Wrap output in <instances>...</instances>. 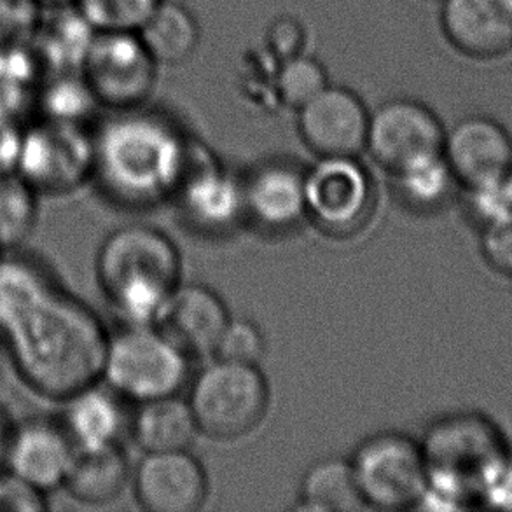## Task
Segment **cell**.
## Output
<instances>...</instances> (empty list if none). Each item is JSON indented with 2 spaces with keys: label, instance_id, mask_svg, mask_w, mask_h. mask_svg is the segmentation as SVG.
I'll return each mask as SVG.
<instances>
[{
  "label": "cell",
  "instance_id": "26",
  "mask_svg": "<svg viewBox=\"0 0 512 512\" xmlns=\"http://www.w3.org/2000/svg\"><path fill=\"white\" fill-rule=\"evenodd\" d=\"M98 107L102 105L81 72L44 74L35 98L39 118L63 125L86 126Z\"/></svg>",
  "mask_w": 512,
  "mask_h": 512
},
{
  "label": "cell",
  "instance_id": "24",
  "mask_svg": "<svg viewBox=\"0 0 512 512\" xmlns=\"http://www.w3.org/2000/svg\"><path fill=\"white\" fill-rule=\"evenodd\" d=\"M158 65H180L196 53L200 27L194 14L179 2L163 0L137 30Z\"/></svg>",
  "mask_w": 512,
  "mask_h": 512
},
{
  "label": "cell",
  "instance_id": "13",
  "mask_svg": "<svg viewBox=\"0 0 512 512\" xmlns=\"http://www.w3.org/2000/svg\"><path fill=\"white\" fill-rule=\"evenodd\" d=\"M443 156L464 189L495 184L512 170L511 133L490 116H465L444 135Z\"/></svg>",
  "mask_w": 512,
  "mask_h": 512
},
{
  "label": "cell",
  "instance_id": "31",
  "mask_svg": "<svg viewBox=\"0 0 512 512\" xmlns=\"http://www.w3.org/2000/svg\"><path fill=\"white\" fill-rule=\"evenodd\" d=\"M163 0H74L97 32H137Z\"/></svg>",
  "mask_w": 512,
  "mask_h": 512
},
{
  "label": "cell",
  "instance_id": "18",
  "mask_svg": "<svg viewBox=\"0 0 512 512\" xmlns=\"http://www.w3.org/2000/svg\"><path fill=\"white\" fill-rule=\"evenodd\" d=\"M243 207L270 231L298 226L306 217L305 172L287 161L259 165L243 180Z\"/></svg>",
  "mask_w": 512,
  "mask_h": 512
},
{
  "label": "cell",
  "instance_id": "15",
  "mask_svg": "<svg viewBox=\"0 0 512 512\" xmlns=\"http://www.w3.org/2000/svg\"><path fill=\"white\" fill-rule=\"evenodd\" d=\"M133 492L149 512H196L207 500V472L187 450L146 453L133 472Z\"/></svg>",
  "mask_w": 512,
  "mask_h": 512
},
{
  "label": "cell",
  "instance_id": "16",
  "mask_svg": "<svg viewBox=\"0 0 512 512\" xmlns=\"http://www.w3.org/2000/svg\"><path fill=\"white\" fill-rule=\"evenodd\" d=\"M441 27L458 53L490 60L512 49L511 0H443Z\"/></svg>",
  "mask_w": 512,
  "mask_h": 512
},
{
  "label": "cell",
  "instance_id": "42",
  "mask_svg": "<svg viewBox=\"0 0 512 512\" xmlns=\"http://www.w3.org/2000/svg\"><path fill=\"white\" fill-rule=\"evenodd\" d=\"M511 2H512V0H511Z\"/></svg>",
  "mask_w": 512,
  "mask_h": 512
},
{
  "label": "cell",
  "instance_id": "20",
  "mask_svg": "<svg viewBox=\"0 0 512 512\" xmlns=\"http://www.w3.org/2000/svg\"><path fill=\"white\" fill-rule=\"evenodd\" d=\"M123 397L104 381L70 395L62 404L58 418L76 450H98L119 444L126 429Z\"/></svg>",
  "mask_w": 512,
  "mask_h": 512
},
{
  "label": "cell",
  "instance_id": "37",
  "mask_svg": "<svg viewBox=\"0 0 512 512\" xmlns=\"http://www.w3.org/2000/svg\"><path fill=\"white\" fill-rule=\"evenodd\" d=\"M303 39H305L303 28H301L298 21L292 20V18L273 21L270 34H268L271 51L280 58V62L303 53L301 51Z\"/></svg>",
  "mask_w": 512,
  "mask_h": 512
},
{
  "label": "cell",
  "instance_id": "8",
  "mask_svg": "<svg viewBox=\"0 0 512 512\" xmlns=\"http://www.w3.org/2000/svg\"><path fill=\"white\" fill-rule=\"evenodd\" d=\"M95 170V142L86 126L35 119L23 125L18 168L39 194L63 196L77 191Z\"/></svg>",
  "mask_w": 512,
  "mask_h": 512
},
{
  "label": "cell",
  "instance_id": "17",
  "mask_svg": "<svg viewBox=\"0 0 512 512\" xmlns=\"http://www.w3.org/2000/svg\"><path fill=\"white\" fill-rule=\"evenodd\" d=\"M229 320L221 296L200 284L179 285L158 317L161 331L189 357L215 353Z\"/></svg>",
  "mask_w": 512,
  "mask_h": 512
},
{
  "label": "cell",
  "instance_id": "12",
  "mask_svg": "<svg viewBox=\"0 0 512 512\" xmlns=\"http://www.w3.org/2000/svg\"><path fill=\"white\" fill-rule=\"evenodd\" d=\"M369 114L355 91L329 84L298 109L299 135L319 158H357L366 149Z\"/></svg>",
  "mask_w": 512,
  "mask_h": 512
},
{
  "label": "cell",
  "instance_id": "6",
  "mask_svg": "<svg viewBox=\"0 0 512 512\" xmlns=\"http://www.w3.org/2000/svg\"><path fill=\"white\" fill-rule=\"evenodd\" d=\"M187 402L198 432L233 441L261 425L270 406V387L256 364L217 359L198 374Z\"/></svg>",
  "mask_w": 512,
  "mask_h": 512
},
{
  "label": "cell",
  "instance_id": "11",
  "mask_svg": "<svg viewBox=\"0 0 512 512\" xmlns=\"http://www.w3.org/2000/svg\"><path fill=\"white\" fill-rule=\"evenodd\" d=\"M441 119L413 98H392L369 114L366 149L380 167L399 173L443 154Z\"/></svg>",
  "mask_w": 512,
  "mask_h": 512
},
{
  "label": "cell",
  "instance_id": "21",
  "mask_svg": "<svg viewBox=\"0 0 512 512\" xmlns=\"http://www.w3.org/2000/svg\"><path fill=\"white\" fill-rule=\"evenodd\" d=\"M97 30L74 4L42 7L30 49L44 74L81 72Z\"/></svg>",
  "mask_w": 512,
  "mask_h": 512
},
{
  "label": "cell",
  "instance_id": "25",
  "mask_svg": "<svg viewBox=\"0 0 512 512\" xmlns=\"http://www.w3.org/2000/svg\"><path fill=\"white\" fill-rule=\"evenodd\" d=\"M355 483L350 460L324 458L306 471L298 509L308 511H360L366 509Z\"/></svg>",
  "mask_w": 512,
  "mask_h": 512
},
{
  "label": "cell",
  "instance_id": "41",
  "mask_svg": "<svg viewBox=\"0 0 512 512\" xmlns=\"http://www.w3.org/2000/svg\"><path fill=\"white\" fill-rule=\"evenodd\" d=\"M509 182H511V186H512V170H511V173H509Z\"/></svg>",
  "mask_w": 512,
  "mask_h": 512
},
{
  "label": "cell",
  "instance_id": "14",
  "mask_svg": "<svg viewBox=\"0 0 512 512\" xmlns=\"http://www.w3.org/2000/svg\"><path fill=\"white\" fill-rule=\"evenodd\" d=\"M74 455L60 420L30 416L11 425L4 467L48 495L62 488Z\"/></svg>",
  "mask_w": 512,
  "mask_h": 512
},
{
  "label": "cell",
  "instance_id": "39",
  "mask_svg": "<svg viewBox=\"0 0 512 512\" xmlns=\"http://www.w3.org/2000/svg\"><path fill=\"white\" fill-rule=\"evenodd\" d=\"M11 425L13 423L9 422L6 411L0 406V469L6 464L7 441H9Z\"/></svg>",
  "mask_w": 512,
  "mask_h": 512
},
{
  "label": "cell",
  "instance_id": "36",
  "mask_svg": "<svg viewBox=\"0 0 512 512\" xmlns=\"http://www.w3.org/2000/svg\"><path fill=\"white\" fill-rule=\"evenodd\" d=\"M481 254L495 273L512 280V215L481 231Z\"/></svg>",
  "mask_w": 512,
  "mask_h": 512
},
{
  "label": "cell",
  "instance_id": "10",
  "mask_svg": "<svg viewBox=\"0 0 512 512\" xmlns=\"http://www.w3.org/2000/svg\"><path fill=\"white\" fill-rule=\"evenodd\" d=\"M158 67L137 32H97L81 74L98 104L130 111L153 95Z\"/></svg>",
  "mask_w": 512,
  "mask_h": 512
},
{
  "label": "cell",
  "instance_id": "29",
  "mask_svg": "<svg viewBox=\"0 0 512 512\" xmlns=\"http://www.w3.org/2000/svg\"><path fill=\"white\" fill-rule=\"evenodd\" d=\"M399 182V193L411 207L422 210H434L443 207L450 200L453 186L457 180L453 177L443 154L420 161L413 167L395 173Z\"/></svg>",
  "mask_w": 512,
  "mask_h": 512
},
{
  "label": "cell",
  "instance_id": "38",
  "mask_svg": "<svg viewBox=\"0 0 512 512\" xmlns=\"http://www.w3.org/2000/svg\"><path fill=\"white\" fill-rule=\"evenodd\" d=\"M23 123L0 118V173L16 172Z\"/></svg>",
  "mask_w": 512,
  "mask_h": 512
},
{
  "label": "cell",
  "instance_id": "33",
  "mask_svg": "<svg viewBox=\"0 0 512 512\" xmlns=\"http://www.w3.org/2000/svg\"><path fill=\"white\" fill-rule=\"evenodd\" d=\"M266 353V340L257 324L247 319H231L215 348L217 359L242 364H259Z\"/></svg>",
  "mask_w": 512,
  "mask_h": 512
},
{
  "label": "cell",
  "instance_id": "35",
  "mask_svg": "<svg viewBox=\"0 0 512 512\" xmlns=\"http://www.w3.org/2000/svg\"><path fill=\"white\" fill-rule=\"evenodd\" d=\"M46 509V493L28 485L6 467L0 469V512H41Z\"/></svg>",
  "mask_w": 512,
  "mask_h": 512
},
{
  "label": "cell",
  "instance_id": "19",
  "mask_svg": "<svg viewBox=\"0 0 512 512\" xmlns=\"http://www.w3.org/2000/svg\"><path fill=\"white\" fill-rule=\"evenodd\" d=\"M187 219L203 229H226L245 214L243 182L194 149L186 177L175 194Z\"/></svg>",
  "mask_w": 512,
  "mask_h": 512
},
{
  "label": "cell",
  "instance_id": "40",
  "mask_svg": "<svg viewBox=\"0 0 512 512\" xmlns=\"http://www.w3.org/2000/svg\"><path fill=\"white\" fill-rule=\"evenodd\" d=\"M42 7L65 6V4H74V0H37Z\"/></svg>",
  "mask_w": 512,
  "mask_h": 512
},
{
  "label": "cell",
  "instance_id": "7",
  "mask_svg": "<svg viewBox=\"0 0 512 512\" xmlns=\"http://www.w3.org/2000/svg\"><path fill=\"white\" fill-rule=\"evenodd\" d=\"M350 465L364 504L381 511L413 509L429 486L420 444L399 432L367 437Z\"/></svg>",
  "mask_w": 512,
  "mask_h": 512
},
{
  "label": "cell",
  "instance_id": "3",
  "mask_svg": "<svg viewBox=\"0 0 512 512\" xmlns=\"http://www.w3.org/2000/svg\"><path fill=\"white\" fill-rule=\"evenodd\" d=\"M429 486L416 507H458L485 497L511 467L506 439L479 413H455L430 425L420 443Z\"/></svg>",
  "mask_w": 512,
  "mask_h": 512
},
{
  "label": "cell",
  "instance_id": "27",
  "mask_svg": "<svg viewBox=\"0 0 512 512\" xmlns=\"http://www.w3.org/2000/svg\"><path fill=\"white\" fill-rule=\"evenodd\" d=\"M44 70L30 46L0 48V118L23 123L35 109Z\"/></svg>",
  "mask_w": 512,
  "mask_h": 512
},
{
  "label": "cell",
  "instance_id": "32",
  "mask_svg": "<svg viewBox=\"0 0 512 512\" xmlns=\"http://www.w3.org/2000/svg\"><path fill=\"white\" fill-rule=\"evenodd\" d=\"M467 214L481 231L512 215V186L509 177L488 186L464 189Z\"/></svg>",
  "mask_w": 512,
  "mask_h": 512
},
{
  "label": "cell",
  "instance_id": "28",
  "mask_svg": "<svg viewBox=\"0 0 512 512\" xmlns=\"http://www.w3.org/2000/svg\"><path fill=\"white\" fill-rule=\"evenodd\" d=\"M41 194L18 172L0 173V252L23 249L39 221Z\"/></svg>",
  "mask_w": 512,
  "mask_h": 512
},
{
  "label": "cell",
  "instance_id": "2",
  "mask_svg": "<svg viewBox=\"0 0 512 512\" xmlns=\"http://www.w3.org/2000/svg\"><path fill=\"white\" fill-rule=\"evenodd\" d=\"M93 179L109 198L149 207L175 196L194 149L172 121L156 112L116 111L93 133Z\"/></svg>",
  "mask_w": 512,
  "mask_h": 512
},
{
  "label": "cell",
  "instance_id": "4",
  "mask_svg": "<svg viewBox=\"0 0 512 512\" xmlns=\"http://www.w3.org/2000/svg\"><path fill=\"white\" fill-rule=\"evenodd\" d=\"M95 271L109 305L128 324H153L177 291L182 259L163 231L126 224L105 236Z\"/></svg>",
  "mask_w": 512,
  "mask_h": 512
},
{
  "label": "cell",
  "instance_id": "30",
  "mask_svg": "<svg viewBox=\"0 0 512 512\" xmlns=\"http://www.w3.org/2000/svg\"><path fill=\"white\" fill-rule=\"evenodd\" d=\"M329 84L326 67L305 53L282 60L275 79L278 97L296 111L326 90Z\"/></svg>",
  "mask_w": 512,
  "mask_h": 512
},
{
  "label": "cell",
  "instance_id": "1",
  "mask_svg": "<svg viewBox=\"0 0 512 512\" xmlns=\"http://www.w3.org/2000/svg\"><path fill=\"white\" fill-rule=\"evenodd\" d=\"M107 343L102 319L44 259L0 252V345L25 387L62 402L95 385Z\"/></svg>",
  "mask_w": 512,
  "mask_h": 512
},
{
  "label": "cell",
  "instance_id": "23",
  "mask_svg": "<svg viewBox=\"0 0 512 512\" xmlns=\"http://www.w3.org/2000/svg\"><path fill=\"white\" fill-rule=\"evenodd\" d=\"M133 439L146 453L187 450L198 427L189 402L177 395L140 402L130 422Z\"/></svg>",
  "mask_w": 512,
  "mask_h": 512
},
{
  "label": "cell",
  "instance_id": "22",
  "mask_svg": "<svg viewBox=\"0 0 512 512\" xmlns=\"http://www.w3.org/2000/svg\"><path fill=\"white\" fill-rule=\"evenodd\" d=\"M132 479L130 464L119 444L98 450H76L63 488L86 506H105L125 492Z\"/></svg>",
  "mask_w": 512,
  "mask_h": 512
},
{
  "label": "cell",
  "instance_id": "9",
  "mask_svg": "<svg viewBox=\"0 0 512 512\" xmlns=\"http://www.w3.org/2000/svg\"><path fill=\"white\" fill-rule=\"evenodd\" d=\"M306 217L326 235H357L373 219L376 186L357 158H320L305 172Z\"/></svg>",
  "mask_w": 512,
  "mask_h": 512
},
{
  "label": "cell",
  "instance_id": "34",
  "mask_svg": "<svg viewBox=\"0 0 512 512\" xmlns=\"http://www.w3.org/2000/svg\"><path fill=\"white\" fill-rule=\"evenodd\" d=\"M41 13L37 0H0V48L28 46Z\"/></svg>",
  "mask_w": 512,
  "mask_h": 512
},
{
  "label": "cell",
  "instance_id": "5",
  "mask_svg": "<svg viewBox=\"0 0 512 512\" xmlns=\"http://www.w3.org/2000/svg\"><path fill=\"white\" fill-rule=\"evenodd\" d=\"M189 355L153 324H128L109 334L102 381L125 401L146 402L179 394Z\"/></svg>",
  "mask_w": 512,
  "mask_h": 512
}]
</instances>
